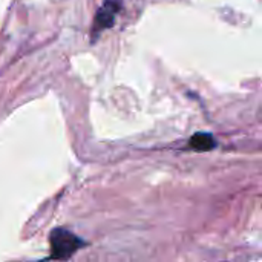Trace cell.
Segmentation results:
<instances>
[{"label": "cell", "instance_id": "cell-1", "mask_svg": "<svg viewBox=\"0 0 262 262\" xmlns=\"http://www.w3.org/2000/svg\"><path fill=\"white\" fill-rule=\"evenodd\" d=\"M84 243L69 230L57 229L51 233V258L58 261L69 259Z\"/></svg>", "mask_w": 262, "mask_h": 262}, {"label": "cell", "instance_id": "cell-2", "mask_svg": "<svg viewBox=\"0 0 262 262\" xmlns=\"http://www.w3.org/2000/svg\"><path fill=\"white\" fill-rule=\"evenodd\" d=\"M121 8L120 0H106L104 5L98 9L95 20H94V28H92V35H98L101 31L111 28L115 21V15Z\"/></svg>", "mask_w": 262, "mask_h": 262}, {"label": "cell", "instance_id": "cell-3", "mask_svg": "<svg viewBox=\"0 0 262 262\" xmlns=\"http://www.w3.org/2000/svg\"><path fill=\"white\" fill-rule=\"evenodd\" d=\"M216 140L213 135L206 134V132H198L189 140V147L196 152H209L216 147Z\"/></svg>", "mask_w": 262, "mask_h": 262}]
</instances>
